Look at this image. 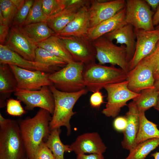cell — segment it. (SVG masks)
I'll list each match as a JSON object with an SVG mask.
<instances>
[{
  "label": "cell",
  "instance_id": "6da1fadb",
  "mask_svg": "<svg viewBox=\"0 0 159 159\" xmlns=\"http://www.w3.org/2000/svg\"><path fill=\"white\" fill-rule=\"evenodd\" d=\"M52 118L49 111L40 108L34 117L19 123L28 159H36L40 145L51 133L49 123Z\"/></svg>",
  "mask_w": 159,
  "mask_h": 159
},
{
  "label": "cell",
  "instance_id": "7a4b0ae2",
  "mask_svg": "<svg viewBox=\"0 0 159 159\" xmlns=\"http://www.w3.org/2000/svg\"><path fill=\"white\" fill-rule=\"evenodd\" d=\"M49 87L54 101V110L49 123L50 129L51 131L65 126L67 135H69L71 132L70 121L75 113L73 111V107L80 97L88 90L86 88L75 92H68L61 91L53 85Z\"/></svg>",
  "mask_w": 159,
  "mask_h": 159
},
{
  "label": "cell",
  "instance_id": "3957f363",
  "mask_svg": "<svg viewBox=\"0 0 159 159\" xmlns=\"http://www.w3.org/2000/svg\"><path fill=\"white\" fill-rule=\"evenodd\" d=\"M127 74L122 69L114 66H107L95 62L85 66L83 76L86 88L94 92L106 85L126 80Z\"/></svg>",
  "mask_w": 159,
  "mask_h": 159
},
{
  "label": "cell",
  "instance_id": "277c9868",
  "mask_svg": "<svg viewBox=\"0 0 159 159\" xmlns=\"http://www.w3.org/2000/svg\"><path fill=\"white\" fill-rule=\"evenodd\" d=\"M25 152L19 123L9 119L0 125V159H24Z\"/></svg>",
  "mask_w": 159,
  "mask_h": 159
},
{
  "label": "cell",
  "instance_id": "5b68a950",
  "mask_svg": "<svg viewBox=\"0 0 159 159\" xmlns=\"http://www.w3.org/2000/svg\"><path fill=\"white\" fill-rule=\"evenodd\" d=\"M85 65L75 61L68 63L62 69L50 73L49 79L58 90L68 92H75L86 88L83 72Z\"/></svg>",
  "mask_w": 159,
  "mask_h": 159
},
{
  "label": "cell",
  "instance_id": "8992f818",
  "mask_svg": "<svg viewBox=\"0 0 159 159\" xmlns=\"http://www.w3.org/2000/svg\"><path fill=\"white\" fill-rule=\"evenodd\" d=\"M92 43L96 49V58L99 64L109 63L114 66L117 65L127 74L128 72L129 66L124 45L117 46L104 36L97 38Z\"/></svg>",
  "mask_w": 159,
  "mask_h": 159
},
{
  "label": "cell",
  "instance_id": "52a82bcc",
  "mask_svg": "<svg viewBox=\"0 0 159 159\" xmlns=\"http://www.w3.org/2000/svg\"><path fill=\"white\" fill-rule=\"evenodd\" d=\"M104 88L107 92V102L102 112L107 117L113 118L117 117L122 107L127 105L128 101L140 94L128 89L126 80L106 85Z\"/></svg>",
  "mask_w": 159,
  "mask_h": 159
},
{
  "label": "cell",
  "instance_id": "ba28073f",
  "mask_svg": "<svg viewBox=\"0 0 159 159\" xmlns=\"http://www.w3.org/2000/svg\"><path fill=\"white\" fill-rule=\"evenodd\" d=\"M125 21L135 29L146 31L155 29L153 23L152 13L145 0L126 1Z\"/></svg>",
  "mask_w": 159,
  "mask_h": 159
},
{
  "label": "cell",
  "instance_id": "9c48e42d",
  "mask_svg": "<svg viewBox=\"0 0 159 159\" xmlns=\"http://www.w3.org/2000/svg\"><path fill=\"white\" fill-rule=\"evenodd\" d=\"M14 95L25 105V109L32 110L36 107L46 110L53 114L54 101L49 86H45L37 90L17 89Z\"/></svg>",
  "mask_w": 159,
  "mask_h": 159
},
{
  "label": "cell",
  "instance_id": "30bf717a",
  "mask_svg": "<svg viewBox=\"0 0 159 159\" xmlns=\"http://www.w3.org/2000/svg\"><path fill=\"white\" fill-rule=\"evenodd\" d=\"M60 37L74 61L85 66L95 62L96 49L92 42L86 37Z\"/></svg>",
  "mask_w": 159,
  "mask_h": 159
},
{
  "label": "cell",
  "instance_id": "8fae6325",
  "mask_svg": "<svg viewBox=\"0 0 159 159\" xmlns=\"http://www.w3.org/2000/svg\"><path fill=\"white\" fill-rule=\"evenodd\" d=\"M9 65L16 80L17 89L37 90L44 86L53 85L49 78L50 73L29 70L13 65Z\"/></svg>",
  "mask_w": 159,
  "mask_h": 159
},
{
  "label": "cell",
  "instance_id": "7c38bea8",
  "mask_svg": "<svg viewBox=\"0 0 159 159\" xmlns=\"http://www.w3.org/2000/svg\"><path fill=\"white\" fill-rule=\"evenodd\" d=\"M136 45L134 56L129 62V71L154 50L159 41V30L146 31L134 29Z\"/></svg>",
  "mask_w": 159,
  "mask_h": 159
},
{
  "label": "cell",
  "instance_id": "4fadbf2b",
  "mask_svg": "<svg viewBox=\"0 0 159 159\" xmlns=\"http://www.w3.org/2000/svg\"><path fill=\"white\" fill-rule=\"evenodd\" d=\"M4 45L25 59L34 61L37 44L30 39L19 27L11 25Z\"/></svg>",
  "mask_w": 159,
  "mask_h": 159
},
{
  "label": "cell",
  "instance_id": "5bb4252c",
  "mask_svg": "<svg viewBox=\"0 0 159 159\" xmlns=\"http://www.w3.org/2000/svg\"><path fill=\"white\" fill-rule=\"evenodd\" d=\"M126 1L90 0V28L97 25L115 15L125 7Z\"/></svg>",
  "mask_w": 159,
  "mask_h": 159
},
{
  "label": "cell",
  "instance_id": "9a60e30c",
  "mask_svg": "<svg viewBox=\"0 0 159 159\" xmlns=\"http://www.w3.org/2000/svg\"><path fill=\"white\" fill-rule=\"evenodd\" d=\"M128 89L139 93L143 90L154 88L155 80L151 67L143 59L127 74Z\"/></svg>",
  "mask_w": 159,
  "mask_h": 159
},
{
  "label": "cell",
  "instance_id": "2e32d148",
  "mask_svg": "<svg viewBox=\"0 0 159 159\" xmlns=\"http://www.w3.org/2000/svg\"><path fill=\"white\" fill-rule=\"evenodd\" d=\"M89 0H68L67 7L48 17L46 22L49 27L57 34L74 18L79 10Z\"/></svg>",
  "mask_w": 159,
  "mask_h": 159
},
{
  "label": "cell",
  "instance_id": "e0dca14e",
  "mask_svg": "<svg viewBox=\"0 0 159 159\" xmlns=\"http://www.w3.org/2000/svg\"><path fill=\"white\" fill-rule=\"evenodd\" d=\"M0 63L16 66L26 69L53 73L55 69L35 61L27 60L12 51L6 45L0 44Z\"/></svg>",
  "mask_w": 159,
  "mask_h": 159
},
{
  "label": "cell",
  "instance_id": "ac0fdd59",
  "mask_svg": "<svg viewBox=\"0 0 159 159\" xmlns=\"http://www.w3.org/2000/svg\"><path fill=\"white\" fill-rule=\"evenodd\" d=\"M77 155L86 153L102 154L107 147L97 132L86 133L78 136L70 145Z\"/></svg>",
  "mask_w": 159,
  "mask_h": 159
},
{
  "label": "cell",
  "instance_id": "d6986e66",
  "mask_svg": "<svg viewBox=\"0 0 159 159\" xmlns=\"http://www.w3.org/2000/svg\"><path fill=\"white\" fill-rule=\"evenodd\" d=\"M90 0L78 11L73 20L58 34L60 37H86L90 28Z\"/></svg>",
  "mask_w": 159,
  "mask_h": 159
},
{
  "label": "cell",
  "instance_id": "ffe728a7",
  "mask_svg": "<svg viewBox=\"0 0 159 159\" xmlns=\"http://www.w3.org/2000/svg\"><path fill=\"white\" fill-rule=\"evenodd\" d=\"M127 106L128 110L125 116L127 124L123 132L124 137L121 145L123 148L130 150L135 146V140L139 127L140 112L133 101Z\"/></svg>",
  "mask_w": 159,
  "mask_h": 159
},
{
  "label": "cell",
  "instance_id": "44dd1931",
  "mask_svg": "<svg viewBox=\"0 0 159 159\" xmlns=\"http://www.w3.org/2000/svg\"><path fill=\"white\" fill-rule=\"evenodd\" d=\"M103 36L112 41L116 40V44L125 46L127 59L129 63L134 56L136 45V37L133 26L127 24Z\"/></svg>",
  "mask_w": 159,
  "mask_h": 159
},
{
  "label": "cell",
  "instance_id": "7402d4cb",
  "mask_svg": "<svg viewBox=\"0 0 159 159\" xmlns=\"http://www.w3.org/2000/svg\"><path fill=\"white\" fill-rule=\"evenodd\" d=\"M125 7L111 18L90 28L86 37L93 42L116 29L127 24L125 21Z\"/></svg>",
  "mask_w": 159,
  "mask_h": 159
},
{
  "label": "cell",
  "instance_id": "603a6c76",
  "mask_svg": "<svg viewBox=\"0 0 159 159\" xmlns=\"http://www.w3.org/2000/svg\"><path fill=\"white\" fill-rule=\"evenodd\" d=\"M16 78L8 64L0 63V106L6 105L5 100L17 89Z\"/></svg>",
  "mask_w": 159,
  "mask_h": 159
},
{
  "label": "cell",
  "instance_id": "cb8c5ba5",
  "mask_svg": "<svg viewBox=\"0 0 159 159\" xmlns=\"http://www.w3.org/2000/svg\"><path fill=\"white\" fill-rule=\"evenodd\" d=\"M37 46L62 58L67 63L74 61L62 39L56 34L37 44Z\"/></svg>",
  "mask_w": 159,
  "mask_h": 159
},
{
  "label": "cell",
  "instance_id": "d4e9b609",
  "mask_svg": "<svg viewBox=\"0 0 159 159\" xmlns=\"http://www.w3.org/2000/svg\"><path fill=\"white\" fill-rule=\"evenodd\" d=\"M20 28L30 39L37 44L55 34L46 22L30 24Z\"/></svg>",
  "mask_w": 159,
  "mask_h": 159
},
{
  "label": "cell",
  "instance_id": "484cf974",
  "mask_svg": "<svg viewBox=\"0 0 159 159\" xmlns=\"http://www.w3.org/2000/svg\"><path fill=\"white\" fill-rule=\"evenodd\" d=\"M145 112H140L139 127L135 140V147L148 140L159 138V130L157 125L147 118Z\"/></svg>",
  "mask_w": 159,
  "mask_h": 159
},
{
  "label": "cell",
  "instance_id": "4316f807",
  "mask_svg": "<svg viewBox=\"0 0 159 159\" xmlns=\"http://www.w3.org/2000/svg\"><path fill=\"white\" fill-rule=\"evenodd\" d=\"M61 130L56 128L51 131L45 143L50 150L55 159H64V155L65 152H71L70 145H64L62 142L59 135Z\"/></svg>",
  "mask_w": 159,
  "mask_h": 159
},
{
  "label": "cell",
  "instance_id": "83f0119b",
  "mask_svg": "<svg viewBox=\"0 0 159 159\" xmlns=\"http://www.w3.org/2000/svg\"><path fill=\"white\" fill-rule=\"evenodd\" d=\"M159 91L155 88L142 90L139 95L132 100L139 112H145L156 105Z\"/></svg>",
  "mask_w": 159,
  "mask_h": 159
},
{
  "label": "cell",
  "instance_id": "f1b7e54d",
  "mask_svg": "<svg viewBox=\"0 0 159 159\" xmlns=\"http://www.w3.org/2000/svg\"><path fill=\"white\" fill-rule=\"evenodd\" d=\"M159 145V138L150 139L141 143L129 150L125 159H144L152 151Z\"/></svg>",
  "mask_w": 159,
  "mask_h": 159
},
{
  "label": "cell",
  "instance_id": "f546056e",
  "mask_svg": "<svg viewBox=\"0 0 159 159\" xmlns=\"http://www.w3.org/2000/svg\"><path fill=\"white\" fill-rule=\"evenodd\" d=\"M34 61L44 64L55 70L59 67H64L67 64L62 58L38 47L35 50Z\"/></svg>",
  "mask_w": 159,
  "mask_h": 159
},
{
  "label": "cell",
  "instance_id": "4dcf8cb0",
  "mask_svg": "<svg viewBox=\"0 0 159 159\" xmlns=\"http://www.w3.org/2000/svg\"><path fill=\"white\" fill-rule=\"evenodd\" d=\"M42 1L34 0L23 26L32 23L47 21L49 17L43 11Z\"/></svg>",
  "mask_w": 159,
  "mask_h": 159
},
{
  "label": "cell",
  "instance_id": "1f68e13d",
  "mask_svg": "<svg viewBox=\"0 0 159 159\" xmlns=\"http://www.w3.org/2000/svg\"><path fill=\"white\" fill-rule=\"evenodd\" d=\"M68 0H42V9L48 17L57 14L65 8Z\"/></svg>",
  "mask_w": 159,
  "mask_h": 159
},
{
  "label": "cell",
  "instance_id": "d6a6232c",
  "mask_svg": "<svg viewBox=\"0 0 159 159\" xmlns=\"http://www.w3.org/2000/svg\"><path fill=\"white\" fill-rule=\"evenodd\" d=\"M34 1L33 0L25 1L22 6L17 10L11 25L19 27L24 25Z\"/></svg>",
  "mask_w": 159,
  "mask_h": 159
},
{
  "label": "cell",
  "instance_id": "836d02e7",
  "mask_svg": "<svg viewBox=\"0 0 159 159\" xmlns=\"http://www.w3.org/2000/svg\"><path fill=\"white\" fill-rule=\"evenodd\" d=\"M0 10L6 25H10L17 11V9L11 0H0Z\"/></svg>",
  "mask_w": 159,
  "mask_h": 159
},
{
  "label": "cell",
  "instance_id": "e575fe53",
  "mask_svg": "<svg viewBox=\"0 0 159 159\" xmlns=\"http://www.w3.org/2000/svg\"><path fill=\"white\" fill-rule=\"evenodd\" d=\"M143 60L152 69L155 81L159 78V41L154 51Z\"/></svg>",
  "mask_w": 159,
  "mask_h": 159
},
{
  "label": "cell",
  "instance_id": "d590c367",
  "mask_svg": "<svg viewBox=\"0 0 159 159\" xmlns=\"http://www.w3.org/2000/svg\"><path fill=\"white\" fill-rule=\"evenodd\" d=\"M21 101L18 99L9 98L7 100L6 111L11 115L21 116L25 113L26 111L22 106Z\"/></svg>",
  "mask_w": 159,
  "mask_h": 159
},
{
  "label": "cell",
  "instance_id": "8d00e7d4",
  "mask_svg": "<svg viewBox=\"0 0 159 159\" xmlns=\"http://www.w3.org/2000/svg\"><path fill=\"white\" fill-rule=\"evenodd\" d=\"M36 159H55L44 142H43L40 145Z\"/></svg>",
  "mask_w": 159,
  "mask_h": 159
},
{
  "label": "cell",
  "instance_id": "74e56055",
  "mask_svg": "<svg viewBox=\"0 0 159 159\" xmlns=\"http://www.w3.org/2000/svg\"><path fill=\"white\" fill-rule=\"evenodd\" d=\"M104 96L100 91L93 92L91 95L90 102L92 107L94 108H98L104 102Z\"/></svg>",
  "mask_w": 159,
  "mask_h": 159
},
{
  "label": "cell",
  "instance_id": "f35d334b",
  "mask_svg": "<svg viewBox=\"0 0 159 159\" xmlns=\"http://www.w3.org/2000/svg\"><path fill=\"white\" fill-rule=\"evenodd\" d=\"M127 124V120L125 116H119L114 120L113 126L116 130L123 132L126 128Z\"/></svg>",
  "mask_w": 159,
  "mask_h": 159
},
{
  "label": "cell",
  "instance_id": "ab89813d",
  "mask_svg": "<svg viewBox=\"0 0 159 159\" xmlns=\"http://www.w3.org/2000/svg\"><path fill=\"white\" fill-rule=\"evenodd\" d=\"M11 25L0 24V44H5Z\"/></svg>",
  "mask_w": 159,
  "mask_h": 159
},
{
  "label": "cell",
  "instance_id": "60d3db41",
  "mask_svg": "<svg viewBox=\"0 0 159 159\" xmlns=\"http://www.w3.org/2000/svg\"><path fill=\"white\" fill-rule=\"evenodd\" d=\"M77 159H104L102 154L92 153L87 155L82 154L77 155Z\"/></svg>",
  "mask_w": 159,
  "mask_h": 159
},
{
  "label": "cell",
  "instance_id": "b9f144b4",
  "mask_svg": "<svg viewBox=\"0 0 159 159\" xmlns=\"http://www.w3.org/2000/svg\"><path fill=\"white\" fill-rule=\"evenodd\" d=\"M153 23L154 26L157 25L159 23V5L153 18Z\"/></svg>",
  "mask_w": 159,
  "mask_h": 159
},
{
  "label": "cell",
  "instance_id": "7bdbcfd3",
  "mask_svg": "<svg viewBox=\"0 0 159 159\" xmlns=\"http://www.w3.org/2000/svg\"><path fill=\"white\" fill-rule=\"evenodd\" d=\"M145 2L155 9L159 4V0H145Z\"/></svg>",
  "mask_w": 159,
  "mask_h": 159
},
{
  "label": "cell",
  "instance_id": "ee69618b",
  "mask_svg": "<svg viewBox=\"0 0 159 159\" xmlns=\"http://www.w3.org/2000/svg\"><path fill=\"white\" fill-rule=\"evenodd\" d=\"M12 2L15 5L17 10L24 3V0H11Z\"/></svg>",
  "mask_w": 159,
  "mask_h": 159
},
{
  "label": "cell",
  "instance_id": "f6af8a7d",
  "mask_svg": "<svg viewBox=\"0 0 159 159\" xmlns=\"http://www.w3.org/2000/svg\"><path fill=\"white\" fill-rule=\"evenodd\" d=\"M154 87L156 90L159 91V78L155 81Z\"/></svg>",
  "mask_w": 159,
  "mask_h": 159
},
{
  "label": "cell",
  "instance_id": "bcb514c9",
  "mask_svg": "<svg viewBox=\"0 0 159 159\" xmlns=\"http://www.w3.org/2000/svg\"><path fill=\"white\" fill-rule=\"evenodd\" d=\"M151 156L153 157L154 159H159V151L152 154Z\"/></svg>",
  "mask_w": 159,
  "mask_h": 159
},
{
  "label": "cell",
  "instance_id": "7dc6e473",
  "mask_svg": "<svg viewBox=\"0 0 159 159\" xmlns=\"http://www.w3.org/2000/svg\"><path fill=\"white\" fill-rule=\"evenodd\" d=\"M154 108L159 112V92L156 104Z\"/></svg>",
  "mask_w": 159,
  "mask_h": 159
},
{
  "label": "cell",
  "instance_id": "c3c4849f",
  "mask_svg": "<svg viewBox=\"0 0 159 159\" xmlns=\"http://www.w3.org/2000/svg\"><path fill=\"white\" fill-rule=\"evenodd\" d=\"M155 29L159 30V24H158L156 26Z\"/></svg>",
  "mask_w": 159,
  "mask_h": 159
},
{
  "label": "cell",
  "instance_id": "681fc988",
  "mask_svg": "<svg viewBox=\"0 0 159 159\" xmlns=\"http://www.w3.org/2000/svg\"><path fill=\"white\" fill-rule=\"evenodd\" d=\"M24 159H28V158H24Z\"/></svg>",
  "mask_w": 159,
  "mask_h": 159
}]
</instances>
